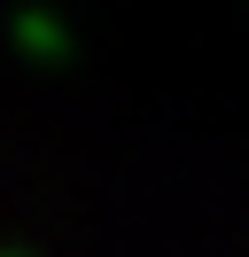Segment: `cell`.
<instances>
[{
  "instance_id": "6da1fadb",
  "label": "cell",
  "mask_w": 249,
  "mask_h": 257,
  "mask_svg": "<svg viewBox=\"0 0 249 257\" xmlns=\"http://www.w3.org/2000/svg\"><path fill=\"white\" fill-rule=\"evenodd\" d=\"M8 39L31 55V63H55L70 39H62V16H47V8H16V24H8Z\"/></svg>"
}]
</instances>
